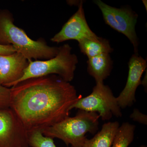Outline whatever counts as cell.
Returning a JSON list of instances; mask_svg holds the SVG:
<instances>
[{"instance_id":"cell-1","label":"cell","mask_w":147,"mask_h":147,"mask_svg":"<svg viewBox=\"0 0 147 147\" xmlns=\"http://www.w3.org/2000/svg\"><path fill=\"white\" fill-rule=\"evenodd\" d=\"M10 108L29 134L42 131L69 116L81 96L56 75L32 78L10 88Z\"/></svg>"},{"instance_id":"cell-2","label":"cell","mask_w":147,"mask_h":147,"mask_svg":"<svg viewBox=\"0 0 147 147\" xmlns=\"http://www.w3.org/2000/svg\"><path fill=\"white\" fill-rule=\"evenodd\" d=\"M0 44L12 45L29 61L49 59L57 56L59 50V47L49 46L42 38L32 39L15 26L12 14L7 10H0Z\"/></svg>"},{"instance_id":"cell-3","label":"cell","mask_w":147,"mask_h":147,"mask_svg":"<svg viewBox=\"0 0 147 147\" xmlns=\"http://www.w3.org/2000/svg\"><path fill=\"white\" fill-rule=\"evenodd\" d=\"M99 118L97 113L79 110L74 117L69 116L41 132L45 137L60 139L67 146L82 147L87 133L97 132Z\"/></svg>"},{"instance_id":"cell-4","label":"cell","mask_w":147,"mask_h":147,"mask_svg":"<svg viewBox=\"0 0 147 147\" xmlns=\"http://www.w3.org/2000/svg\"><path fill=\"white\" fill-rule=\"evenodd\" d=\"M71 50L70 45L65 44L59 47V53L54 57L29 61L24 75L12 87L25 80L50 75H57L65 82H71L74 78L78 63V57L71 53Z\"/></svg>"},{"instance_id":"cell-5","label":"cell","mask_w":147,"mask_h":147,"mask_svg":"<svg viewBox=\"0 0 147 147\" xmlns=\"http://www.w3.org/2000/svg\"><path fill=\"white\" fill-rule=\"evenodd\" d=\"M88 112L98 113L102 120H109L113 116H122L117 97L112 90L104 83H96L91 93L85 97L80 98L71 107Z\"/></svg>"},{"instance_id":"cell-6","label":"cell","mask_w":147,"mask_h":147,"mask_svg":"<svg viewBox=\"0 0 147 147\" xmlns=\"http://www.w3.org/2000/svg\"><path fill=\"white\" fill-rule=\"evenodd\" d=\"M94 2L101 11L105 23L112 28L125 35L133 45L134 54L139 55V43L135 30L138 14L131 9L116 8L106 4L100 0H95Z\"/></svg>"},{"instance_id":"cell-7","label":"cell","mask_w":147,"mask_h":147,"mask_svg":"<svg viewBox=\"0 0 147 147\" xmlns=\"http://www.w3.org/2000/svg\"><path fill=\"white\" fill-rule=\"evenodd\" d=\"M0 147H29L28 132L10 108L0 110Z\"/></svg>"},{"instance_id":"cell-8","label":"cell","mask_w":147,"mask_h":147,"mask_svg":"<svg viewBox=\"0 0 147 147\" xmlns=\"http://www.w3.org/2000/svg\"><path fill=\"white\" fill-rule=\"evenodd\" d=\"M85 38L98 41L102 38L98 36L89 26L82 1L78 5V9L76 13L69 18L61 30L51 38V40L60 43L69 40H75L79 42Z\"/></svg>"},{"instance_id":"cell-9","label":"cell","mask_w":147,"mask_h":147,"mask_svg":"<svg viewBox=\"0 0 147 147\" xmlns=\"http://www.w3.org/2000/svg\"><path fill=\"white\" fill-rule=\"evenodd\" d=\"M147 61L141 56L132 55L128 63V77L126 85L118 97V103L121 108L131 107L136 102L135 93L142 83V74L146 69Z\"/></svg>"},{"instance_id":"cell-10","label":"cell","mask_w":147,"mask_h":147,"mask_svg":"<svg viewBox=\"0 0 147 147\" xmlns=\"http://www.w3.org/2000/svg\"><path fill=\"white\" fill-rule=\"evenodd\" d=\"M29 64L26 58L18 52L0 55V84L11 88L21 79Z\"/></svg>"},{"instance_id":"cell-11","label":"cell","mask_w":147,"mask_h":147,"mask_svg":"<svg viewBox=\"0 0 147 147\" xmlns=\"http://www.w3.org/2000/svg\"><path fill=\"white\" fill-rule=\"evenodd\" d=\"M87 71L96 83H103L110 76L113 69V61L110 54H101L88 58Z\"/></svg>"},{"instance_id":"cell-12","label":"cell","mask_w":147,"mask_h":147,"mask_svg":"<svg viewBox=\"0 0 147 147\" xmlns=\"http://www.w3.org/2000/svg\"><path fill=\"white\" fill-rule=\"evenodd\" d=\"M119 126L117 121L104 123L92 138L85 139L82 147H111Z\"/></svg>"},{"instance_id":"cell-13","label":"cell","mask_w":147,"mask_h":147,"mask_svg":"<svg viewBox=\"0 0 147 147\" xmlns=\"http://www.w3.org/2000/svg\"><path fill=\"white\" fill-rule=\"evenodd\" d=\"M78 42L81 52L88 58L104 53L110 54L113 51L109 41L105 38L98 41L85 38Z\"/></svg>"},{"instance_id":"cell-14","label":"cell","mask_w":147,"mask_h":147,"mask_svg":"<svg viewBox=\"0 0 147 147\" xmlns=\"http://www.w3.org/2000/svg\"><path fill=\"white\" fill-rule=\"evenodd\" d=\"M136 126L123 123L119 127L111 147H128L134 140Z\"/></svg>"},{"instance_id":"cell-15","label":"cell","mask_w":147,"mask_h":147,"mask_svg":"<svg viewBox=\"0 0 147 147\" xmlns=\"http://www.w3.org/2000/svg\"><path fill=\"white\" fill-rule=\"evenodd\" d=\"M29 145L30 147H57L53 139L45 137L39 131L29 134Z\"/></svg>"},{"instance_id":"cell-16","label":"cell","mask_w":147,"mask_h":147,"mask_svg":"<svg viewBox=\"0 0 147 147\" xmlns=\"http://www.w3.org/2000/svg\"><path fill=\"white\" fill-rule=\"evenodd\" d=\"M10 88L0 84V110L10 108Z\"/></svg>"},{"instance_id":"cell-17","label":"cell","mask_w":147,"mask_h":147,"mask_svg":"<svg viewBox=\"0 0 147 147\" xmlns=\"http://www.w3.org/2000/svg\"><path fill=\"white\" fill-rule=\"evenodd\" d=\"M130 118L133 121L144 125L147 124V115L143 114L138 109L135 108L130 115Z\"/></svg>"},{"instance_id":"cell-18","label":"cell","mask_w":147,"mask_h":147,"mask_svg":"<svg viewBox=\"0 0 147 147\" xmlns=\"http://www.w3.org/2000/svg\"><path fill=\"white\" fill-rule=\"evenodd\" d=\"M16 52V49L12 45H3L0 44V55H10Z\"/></svg>"},{"instance_id":"cell-19","label":"cell","mask_w":147,"mask_h":147,"mask_svg":"<svg viewBox=\"0 0 147 147\" xmlns=\"http://www.w3.org/2000/svg\"><path fill=\"white\" fill-rule=\"evenodd\" d=\"M139 147H147V146H145V145H142V146H140Z\"/></svg>"}]
</instances>
